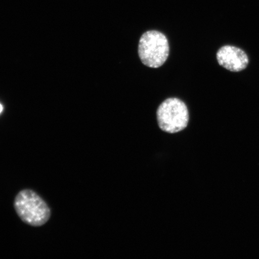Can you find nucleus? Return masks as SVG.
<instances>
[{"label":"nucleus","instance_id":"f257e3e1","mask_svg":"<svg viewBox=\"0 0 259 259\" xmlns=\"http://www.w3.org/2000/svg\"><path fill=\"white\" fill-rule=\"evenodd\" d=\"M14 208L22 221L31 226H44L51 216L47 203L31 189L22 190L18 193L14 200Z\"/></svg>","mask_w":259,"mask_h":259},{"label":"nucleus","instance_id":"f03ea898","mask_svg":"<svg viewBox=\"0 0 259 259\" xmlns=\"http://www.w3.org/2000/svg\"><path fill=\"white\" fill-rule=\"evenodd\" d=\"M138 54L146 66L157 69L163 66L169 55L166 35L156 30L145 32L139 40Z\"/></svg>","mask_w":259,"mask_h":259},{"label":"nucleus","instance_id":"7ed1b4c3","mask_svg":"<svg viewBox=\"0 0 259 259\" xmlns=\"http://www.w3.org/2000/svg\"><path fill=\"white\" fill-rule=\"evenodd\" d=\"M158 126L167 134H177L189 124V113L185 103L177 98H169L158 107L157 111Z\"/></svg>","mask_w":259,"mask_h":259},{"label":"nucleus","instance_id":"20e7f679","mask_svg":"<svg viewBox=\"0 0 259 259\" xmlns=\"http://www.w3.org/2000/svg\"><path fill=\"white\" fill-rule=\"evenodd\" d=\"M217 59L220 66L231 72H240L247 67L249 60L247 54L241 49L225 46L217 53Z\"/></svg>","mask_w":259,"mask_h":259},{"label":"nucleus","instance_id":"39448f33","mask_svg":"<svg viewBox=\"0 0 259 259\" xmlns=\"http://www.w3.org/2000/svg\"><path fill=\"white\" fill-rule=\"evenodd\" d=\"M3 109V106L1 104H0V113H1L2 112Z\"/></svg>","mask_w":259,"mask_h":259}]
</instances>
